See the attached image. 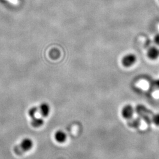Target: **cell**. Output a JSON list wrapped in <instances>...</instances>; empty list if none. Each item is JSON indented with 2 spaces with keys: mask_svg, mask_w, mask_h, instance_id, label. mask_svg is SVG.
<instances>
[{
  "mask_svg": "<svg viewBox=\"0 0 159 159\" xmlns=\"http://www.w3.org/2000/svg\"><path fill=\"white\" fill-rule=\"evenodd\" d=\"M39 111V108L37 107H31V108L29 110V116L31 119L34 118V117L36 116V115H37V114Z\"/></svg>",
  "mask_w": 159,
  "mask_h": 159,
  "instance_id": "cell-10",
  "label": "cell"
},
{
  "mask_svg": "<svg viewBox=\"0 0 159 159\" xmlns=\"http://www.w3.org/2000/svg\"><path fill=\"white\" fill-rule=\"evenodd\" d=\"M137 113L142 117L145 121H146L148 124H150L152 123V118L154 114L153 112L146 108L145 106L143 105H139L136 107Z\"/></svg>",
  "mask_w": 159,
  "mask_h": 159,
  "instance_id": "cell-1",
  "label": "cell"
},
{
  "mask_svg": "<svg viewBox=\"0 0 159 159\" xmlns=\"http://www.w3.org/2000/svg\"><path fill=\"white\" fill-rule=\"evenodd\" d=\"M137 58L133 54H129L122 58V64L125 67H129L133 66L136 61Z\"/></svg>",
  "mask_w": 159,
  "mask_h": 159,
  "instance_id": "cell-2",
  "label": "cell"
},
{
  "mask_svg": "<svg viewBox=\"0 0 159 159\" xmlns=\"http://www.w3.org/2000/svg\"><path fill=\"white\" fill-rule=\"evenodd\" d=\"M140 125V120L139 118L131 119L128 122V125L133 128H137Z\"/></svg>",
  "mask_w": 159,
  "mask_h": 159,
  "instance_id": "cell-9",
  "label": "cell"
},
{
  "mask_svg": "<svg viewBox=\"0 0 159 159\" xmlns=\"http://www.w3.org/2000/svg\"><path fill=\"white\" fill-rule=\"evenodd\" d=\"M152 123L156 125L159 126V113L154 114L152 118Z\"/></svg>",
  "mask_w": 159,
  "mask_h": 159,
  "instance_id": "cell-11",
  "label": "cell"
},
{
  "mask_svg": "<svg viewBox=\"0 0 159 159\" xmlns=\"http://www.w3.org/2000/svg\"><path fill=\"white\" fill-rule=\"evenodd\" d=\"M155 84L157 85V87L159 88V80H157V81L155 82Z\"/></svg>",
  "mask_w": 159,
  "mask_h": 159,
  "instance_id": "cell-13",
  "label": "cell"
},
{
  "mask_svg": "<svg viewBox=\"0 0 159 159\" xmlns=\"http://www.w3.org/2000/svg\"><path fill=\"white\" fill-rule=\"evenodd\" d=\"M44 121L41 117H35L33 118L31 121V125L35 128H39L44 125Z\"/></svg>",
  "mask_w": 159,
  "mask_h": 159,
  "instance_id": "cell-8",
  "label": "cell"
},
{
  "mask_svg": "<svg viewBox=\"0 0 159 159\" xmlns=\"http://www.w3.org/2000/svg\"><path fill=\"white\" fill-rule=\"evenodd\" d=\"M148 56L151 60H156L159 56V50L156 47L150 48L148 51Z\"/></svg>",
  "mask_w": 159,
  "mask_h": 159,
  "instance_id": "cell-7",
  "label": "cell"
},
{
  "mask_svg": "<svg viewBox=\"0 0 159 159\" xmlns=\"http://www.w3.org/2000/svg\"><path fill=\"white\" fill-rule=\"evenodd\" d=\"M39 110L41 115L44 117H48L50 113V107L49 104L47 102L41 103L40 105Z\"/></svg>",
  "mask_w": 159,
  "mask_h": 159,
  "instance_id": "cell-5",
  "label": "cell"
},
{
  "mask_svg": "<svg viewBox=\"0 0 159 159\" xmlns=\"http://www.w3.org/2000/svg\"><path fill=\"white\" fill-rule=\"evenodd\" d=\"M154 43H155L156 44L159 45V34H157V35L154 37Z\"/></svg>",
  "mask_w": 159,
  "mask_h": 159,
  "instance_id": "cell-12",
  "label": "cell"
},
{
  "mask_svg": "<svg viewBox=\"0 0 159 159\" xmlns=\"http://www.w3.org/2000/svg\"><path fill=\"white\" fill-rule=\"evenodd\" d=\"M134 114V109L130 105H126L121 111V115L125 119H131Z\"/></svg>",
  "mask_w": 159,
  "mask_h": 159,
  "instance_id": "cell-4",
  "label": "cell"
},
{
  "mask_svg": "<svg viewBox=\"0 0 159 159\" xmlns=\"http://www.w3.org/2000/svg\"><path fill=\"white\" fill-rule=\"evenodd\" d=\"M33 142L30 138H25L20 143V148L23 152H29L33 147Z\"/></svg>",
  "mask_w": 159,
  "mask_h": 159,
  "instance_id": "cell-3",
  "label": "cell"
},
{
  "mask_svg": "<svg viewBox=\"0 0 159 159\" xmlns=\"http://www.w3.org/2000/svg\"><path fill=\"white\" fill-rule=\"evenodd\" d=\"M54 139L57 142L63 143L66 141L67 135L63 131L58 130L54 134Z\"/></svg>",
  "mask_w": 159,
  "mask_h": 159,
  "instance_id": "cell-6",
  "label": "cell"
}]
</instances>
